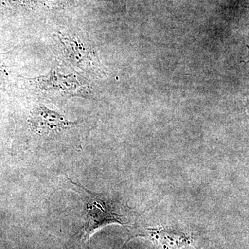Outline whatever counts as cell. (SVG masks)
Segmentation results:
<instances>
[{
  "label": "cell",
  "instance_id": "1",
  "mask_svg": "<svg viewBox=\"0 0 249 249\" xmlns=\"http://www.w3.org/2000/svg\"><path fill=\"white\" fill-rule=\"evenodd\" d=\"M74 191L79 195L85 205V219L83 227V240L88 241L98 229L118 224L129 225L137 216V211L124 204V201L104 193L89 191L70 179Z\"/></svg>",
  "mask_w": 249,
  "mask_h": 249
},
{
  "label": "cell",
  "instance_id": "2",
  "mask_svg": "<svg viewBox=\"0 0 249 249\" xmlns=\"http://www.w3.org/2000/svg\"><path fill=\"white\" fill-rule=\"evenodd\" d=\"M28 123L31 130L40 136L61 132L77 124V122L67 120L61 114L44 106H38L33 110Z\"/></svg>",
  "mask_w": 249,
  "mask_h": 249
},
{
  "label": "cell",
  "instance_id": "3",
  "mask_svg": "<svg viewBox=\"0 0 249 249\" xmlns=\"http://www.w3.org/2000/svg\"><path fill=\"white\" fill-rule=\"evenodd\" d=\"M134 237H146L161 249H180L192 242L184 232L164 228L147 229L142 232H137Z\"/></svg>",
  "mask_w": 249,
  "mask_h": 249
},
{
  "label": "cell",
  "instance_id": "4",
  "mask_svg": "<svg viewBox=\"0 0 249 249\" xmlns=\"http://www.w3.org/2000/svg\"><path fill=\"white\" fill-rule=\"evenodd\" d=\"M34 85L45 94L73 95L78 93L80 83L70 76H60L55 73L34 80Z\"/></svg>",
  "mask_w": 249,
  "mask_h": 249
},
{
  "label": "cell",
  "instance_id": "5",
  "mask_svg": "<svg viewBox=\"0 0 249 249\" xmlns=\"http://www.w3.org/2000/svg\"><path fill=\"white\" fill-rule=\"evenodd\" d=\"M4 73L0 70V89L1 88H3L4 85Z\"/></svg>",
  "mask_w": 249,
  "mask_h": 249
}]
</instances>
